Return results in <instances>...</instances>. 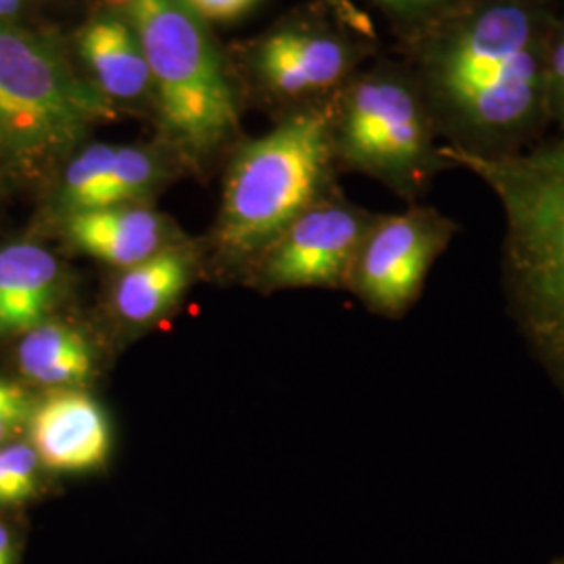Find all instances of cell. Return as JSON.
Here are the masks:
<instances>
[{"mask_svg": "<svg viewBox=\"0 0 564 564\" xmlns=\"http://www.w3.org/2000/svg\"><path fill=\"white\" fill-rule=\"evenodd\" d=\"M30 437L39 460L57 473L99 468L111 447V431L101 405L76 389L57 391L34 408Z\"/></svg>", "mask_w": 564, "mask_h": 564, "instance_id": "11", "label": "cell"}, {"mask_svg": "<svg viewBox=\"0 0 564 564\" xmlns=\"http://www.w3.org/2000/svg\"><path fill=\"white\" fill-rule=\"evenodd\" d=\"M335 158L333 118L303 111L245 144L230 163L218 245L230 258L268 249L307 207L324 197Z\"/></svg>", "mask_w": 564, "mask_h": 564, "instance_id": "4", "label": "cell"}, {"mask_svg": "<svg viewBox=\"0 0 564 564\" xmlns=\"http://www.w3.org/2000/svg\"><path fill=\"white\" fill-rule=\"evenodd\" d=\"M561 564H564V563H561Z\"/></svg>", "mask_w": 564, "mask_h": 564, "instance_id": "25", "label": "cell"}, {"mask_svg": "<svg viewBox=\"0 0 564 564\" xmlns=\"http://www.w3.org/2000/svg\"><path fill=\"white\" fill-rule=\"evenodd\" d=\"M0 564H13V538L4 524H0Z\"/></svg>", "mask_w": 564, "mask_h": 564, "instance_id": "22", "label": "cell"}, {"mask_svg": "<svg viewBox=\"0 0 564 564\" xmlns=\"http://www.w3.org/2000/svg\"><path fill=\"white\" fill-rule=\"evenodd\" d=\"M116 116L55 44L0 20V144L25 162L55 158Z\"/></svg>", "mask_w": 564, "mask_h": 564, "instance_id": "5", "label": "cell"}, {"mask_svg": "<svg viewBox=\"0 0 564 564\" xmlns=\"http://www.w3.org/2000/svg\"><path fill=\"white\" fill-rule=\"evenodd\" d=\"M456 232L458 226L447 216L421 205L375 218L345 286L372 312L400 318L419 302L431 268Z\"/></svg>", "mask_w": 564, "mask_h": 564, "instance_id": "7", "label": "cell"}, {"mask_svg": "<svg viewBox=\"0 0 564 564\" xmlns=\"http://www.w3.org/2000/svg\"><path fill=\"white\" fill-rule=\"evenodd\" d=\"M191 276V253L172 245L158 256L121 270L113 286V307L123 323H155L181 300Z\"/></svg>", "mask_w": 564, "mask_h": 564, "instance_id": "15", "label": "cell"}, {"mask_svg": "<svg viewBox=\"0 0 564 564\" xmlns=\"http://www.w3.org/2000/svg\"><path fill=\"white\" fill-rule=\"evenodd\" d=\"M34 412L32 398L20 384L0 379V444L21 426L30 423Z\"/></svg>", "mask_w": 564, "mask_h": 564, "instance_id": "18", "label": "cell"}, {"mask_svg": "<svg viewBox=\"0 0 564 564\" xmlns=\"http://www.w3.org/2000/svg\"><path fill=\"white\" fill-rule=\"evenodd\" d=\"M550 41L524 0H477L444 20L424 42L421 67L452 147L519 151L547 111Z\"/></svg>", "mask_w": 564, "mask_h": 564, "instance_id": "1", "label": "cell"}, {"mask_svg": "<svg viewBox=\"0 0 564 564\" xmlns=\"http://www.w3.org/2000/svg\"><path fill=\"white\" fill-rule=\"evenodd\" d=\"M335 155L354 170L416 197L447 167L435 147L433 118L419 90L395 72L379 69L356 82L333 123Z\"/></svg>", "mask_w": 564, "mask_h": 564, "instance_id": "6", "label": "cell"}, {"mask_svg": "<svg viewBox=\"0 0 564 564\" xmlns=\"http://www.w3.org/2000/svg\"><path fill=\"white\" fill-rule=\"evenodd\" d=\"M0 463L4 466L21 505L36 494L39 454L32 445L13 444L0 447Z\"/></svg>", "mask_w": 564, "mask_h": 564, "instance_id": "17", "label": "cell"}, {"mask_svg": "<svg viewBox=\"0 0 564 564\" xmlns=\"http://www.w3.org/2000/svg\"><path fill=\"white\" fill-rule=\"evenodd\" d=\"M389 13L405 20H421L447 9L449 0H377Z\"/></svg>", "mask_w": 564, "mask_h": 564, "instance_id": "20", "label": "cell"}, {"mask_svg": "<svg viewBox=\"0 0 564 564\" xmlns=\"http://www.w3.org/2000/svg\"><path fill=\"white\" fill-rule=\"evenodd\" d=\"M18 364L34 383L82 387L95 375V351L74 326L42 323L23 335Z\"/></svg>", "mask_w": 564, "mask_h": 564, "instance_id": "16", "label": "cell"}, {"mask_svg": "<svg viewBox=\"0 0 564 564\" xmlns=\"http://www.w3.org/2000/svg\"><path fill=\"white\" fill-rule=\"evenodd\" d=\"M137 32L163 132L207 158L239 128V109L207 23L186 0H116Z\"/></svg>", "mask_w": 564, "mask_h": 564, "instance_id": "3", "label": "cell"}, {"mask_svg": "<svg viewBox=\"0 0 564 564\" xmlns=\"http://www.w3.org/2000/svg\"><path fill=\"white\" fill-rule=\"evenodd\" d=\"M372 223L351 203L321 197L265 249L263 279L282 289L345 286Z\"/></svg>", "mask_w": 564, "mask_h": 564, "instance_id": "8", "label": "cell"}, {"mask_svg": "<svg viewBox=\"0 0 564 564\" xmlns=\"http://www.w3.org/2000/svg\"><path fill=\"white\" fill-rule=\"evenodd\" d=\"M163 176L160 158L134 144L93 142L67 163L59 202L69 214L116 205H137Z\"/></svg>", "mask_w": 564, "mask_h": 564, "instance_id": "10", "label": "cell"}, {"mask_svg": "<svg viewBox=\"0 0 564 564\" xmlns=\"http://www.w3.org/2000/svg\"><path fill=\"white\" fill-rule=\"evenodd\" d=\"M351 44L314 25L272 32L256 51V72L263 86L284 99L326 93L349 74Z\"/></svg>", "mask_w": 564, "mask_h": 564, "instance_id": "9", "label": "cell"}, {"mask_svg": "<svg viewBox=\"0 0 564 564\" xmlns=\"http://www.w3.org/2000/svg\"><path fill=\"white\" fill-rule=\"evenodd\" d=\"M63 270L34 242L0 247V335H25L46 323L59 300Z\"/></svg>", "mask_w": 564, "mask_h": 564, "instance_id": "14", "label": "cell"}, {"mask_svg": "<svg viewBox=\"0 0 564 564\" xmlns=\"http://www.w3.org/2000/svg\"><path fill=\"white\" fill-rule=\"evenodd\" d=\"M440 155L485 182L502 205L508 307L564 398V134L529 151L473 153L447 144Z\"/></svg>", "mask_w": 564, "mask_h": 564, "instance_id": "2", "label": "cell"}, {"mask_svg": "<svg viewBox=\"0 0 564 564\" xmlns=\"http://www.w3.org/2000/svg\"><path fill=\"white\" fill-rule=\"evenodd\" d=\"M65 232L78 251L121 270L174 245L170 223L139 203L69 214Z\"/></svg>", "mask_w": 564, "mask_h": 564, "instance_id": "12", "label": "cell"}, {"mask_svg": "<svg viewBox=\"0 0 564 564\" xmlns=\"http://www.w3.org/2000/svg\"><path fill=\"white\" fill-rule=\"evenodd\" d=\"M23 0H0V20H9L20 13Z\"/></svg>", "mask_w": 564, "mask_h": 564, "instance_id": "23", "label": "cell"}, {"mask_svg": "<svg viewBox=\"0 0 564 564\" xmlns=\"http://www.w3.org/2000/svg\"><path fill=\"white\" fill-rule=\"evenodd\" d=\"M78 53L90 74V84L113 107L151 97V74L141 42L118 9L97 13L82 25Z\"/></svg>", "mask_w": 564, "mask_h": 564, "instance_id": "13", "label": "cell"}, {"mask_svg": "<svg viewBox=\"0 0 564 564\" xmlns=\"http://www.w3.org/2000/svg\"><path fill=\"white\" fill-rule=\"evenodd\" d=\"M15 505H21L20 498H18V494H15V489H13V484H11V479H9L7 470H4V466L0 463V506Z\"/></svg>", "mask_w": 564, "mask_h": 564, "instance_id": "21", "label": "cell"}, {"mask_svg": "<svg viewBox=\"0 0 564 564\" xmlns=\"http://www.w3.org/2000/svg\"><path fill=\"white\" fill-rule=\"evenodd\" d=\"M205 23H230L253 11L260 0H186Z\"/></svg>", "mask_w": 564, "mask_h": 564, "instance_id": "19", "label": "cell"}, {"mask_svg": "<svg viewBox=\"0 0 564 564\" xmlns=\"http://www.w3.org/2000/svg\"><path fill=\"white\" fill-rule=\"evenodd\" d=\"M339 9L343 11V15H347L349 20L356 21V23H360V15H358V11H356V7L351 4V0H333Z\"/></svg>", "mask_w": 564, "mask_h": 564, "instance_id": "24", "label": "cell"}]
</instances>
